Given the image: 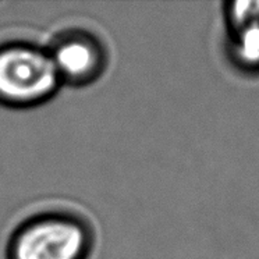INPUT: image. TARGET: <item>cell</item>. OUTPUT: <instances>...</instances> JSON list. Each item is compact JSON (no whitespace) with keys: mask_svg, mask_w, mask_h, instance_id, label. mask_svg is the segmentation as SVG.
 I'll use <instances>...</instances> for the list:
<instances>
[{"mask_svg":"<svg viewBox=\"0 0 259 259\" xmlns=\"http://www.w3.org/2000/svg\"><path fill=\"white\" fill-rule=\"evenodd\" d=\"M94 231L79 214L49 210L24 220L7 245V259H88Z\"/></svg>","mask_w":259,"mask_h":259,"instance_id":"6da1fadb","label":"cell"},{"mask_svg":"<svg viewBox=\"0 0 259 259\" xmlns=\"http://www.w3.org/2000/svg\"><path fill=\"white\" fill-rule=\"evenodd\" d=\"M60 87L48 49L27 40L0 45V105L13 109L39 106Z\"/></svg>","mask_w":259,"mask_h":259,"instance_id":"7a4b0ae2","label":"cell"},{"mask_svg":"<svg viewBox=\"0 0 259 259\" xmlns=\"http://www.w3.org/2000/svg\"><path fill=\"white\" fill-rule=\"evenodd\" d=\"M62 85L87 87L106 71L107 49L101 38L85 29L60 32L48 48Z\"/></svg>","mask_w":259,"mask_h":259,"instance_id":"3957f363","label":"cell"},{"mask_svg":"<svg viewBox=\"0 0 259 259\" xmlns=\"http://www.w3.org/2000/svg\"><path fill=\"white\" fill-rule=\"evenodd\" d=\"M226 53L240 71L259 74V0H234L223 5Z\"/></svg>","mask_w":259,"mask_h":259,"instance_id":"277c9868","label":"cell"}]
</instances>
